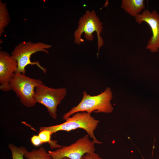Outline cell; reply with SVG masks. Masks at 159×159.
I'll return each mask as SVG.
<instances>
[{
	"label": "cell",
	"instance_id": "9a60e30c",
	"mask_svg": "<svg viewBox=\"0 0 159 159\" xmlns=\"http://www.w3.org/2000/svg\"><path fill=\"white\" fill-rule=\"evenodd\" d=\"M81 159H102L97 153L94 152L87 153Z\"/></svg>",
	"mask_w": 159,
	"mask_h": 159
},
{
	"label": "cell",
	"instance_id": "5bb4252c",
	"mask_svg": "<svg viewBox=\"0 0 159 159\" xmlns=\"http://www.w3.org/2000/svg\"><path fill=\"white\" fill-rule=\"evenodd\" d=\"M8 147L11 152L12 159H24V155L28 151L24 147H18L12 144H9Z\"/></svg>",
	"mask_w": 159,
	"mask_h": 159
},
{
	"label": "cell",
	"instance_id": "3957f363",
	"mask_svg": "<svg viewBox=\"0 0 159 159\" xmlns=\"http://www.w3.org/2000/svg\"><path fill=\"white\" fill-rule=\"evenodd\" d=\"M52 46L51 45L40 42H34L31 41L24 42L16 46L11 55L17 62L16 72L25 74V68L26 66L30 64L37 65L44 73H45L46 69L41 66L37 61L32 62L30 58L32 54L39 52L48 53V49Z\"/></svg>",
	"mask_w": 159,
	"mask_h": 159
},
{
	"label": "cell",
	"instance_id": "e0dca14e",
	"mask_svg": "<svg viewBox=\"0 0 159 159\" xmlns=\"http://www.w3.org/2000/svg\"><path fill=\"white\" fill-rule=\"evenodd\" d=\"M61 159H70L69 158H64Z\"/></svg>",
	"mask_w": 159,
	"mask_h": 159
},
{
	"label": "cell",
	"instance_id": "ac0fdd59",
	"mask_svg": "<svg viewBox=\"0 0 159 159\" xmlns=\"http://www.w3.org/2000/svg\"><path fill=\"white\" fill-rule=\"evenodd\" d=\"M143 159H145L144 158H143Z\"/></svg>",
	"mask_w": 159,
	"mask_h": 159
},
{
	"label": "cell",
	"instance_id": "5b68a950",
	"mask_svg": "<svg viewBox=\"0 0 159 159\" xmlns=\"http://www.w3.org/2000/svg\"><path fill=\"white\" fill-rule=\"evenodd\" d=\"M78 24V27L74 34V42L80 45L83 41L81 37L84 32L86 39L88 41H92V33L96 32L97 38L98 56L99 51L104 44L103 39L100 35L103 27L102 23L95 11H86L85 14L80 18Z\"/></svg>",
	"mask_w": 159,
	"mask_h": 159
},
{
	"label": "cell",
	"instance_id": "30bf717a",
	"mask_svg": "<svg viewBox=\"0 0 159 159\" xmlns=\"http://www.w3.org/2000/svg\"><path fill=\"white\" fill-rule=\"evenodd\" d=\"M144 0H122L121 8L135 17L145 8Z\"/></svg>",
	"mask_w": 159,
	"mask_h": 159
},
{
	"label": "cell",
	"instance_id": "6da1fadb",
	"mask_svg": "<svg viewBox=\"0 0 159 159\" xmlns=\"http://www.w3.org/2000/svg\"><path fill=\"white\" fill-rule=\"evenodd\" d=\"M82 99L79 104L74 107L62 116L63 120L67 119L75 113L86 112L91 114L92 112L98 113H110L113 110V107L110 101L112 97L111 88H106L101 94L95 96L88 95L85 91H83Z\"/></svg>",
	"mask_w": 159,
	"mask_h": 159
},
{
	"label": "cell",
	"instance_id": "52a82bcc",
	"mask_svg": "<svg viewBox=\"0 0 159 159\" xmlns=\"http://www.w3.org/2000/svg\"><path fill=\"white\" fill-rule=\"evenodd\" d=\"M89 136L86 134L75 142L68 146H62L54 151L48 152L52 159L67 158L70 159H81L85 154L95 152V143Z\"/></svg>",
	"mask_w": 159,
	"mask_h": 159
},
{
	"label": "cell",
	"instance_id": "4fadbf2b",
	"mask_svg": "<svg viewBox=\"0 0 159 159\" xmlns=\"http://www.w3.org/2000/svg\"><path fill=\"white\" fill-rule=\"evenodd\" d=\"M52 133L47 130H44L39 131L38 136L42 143H47L49 145L51 149L61 148L62 146L57 144V141L51 140V135Z\"/></svg>",
	"mask_w": 159,
	"mask_h": 159
},
{
	"label": "cell",
	"instance_id": "9c48e42d",
	"mask_svg": "<svg viewBox=\"0 0 159 159\" xmlns=\"http://www.w3.org/2000/svg\"><path fill=\"white\" fill-rule=\"evenodd\" d=\"M18 67L17 61L7 52H0V89L4 92L11 90V80Z\"/></svg>",
	"mask_w": 159,
	"mask_h": 159
},
{
	"label": "cell",
	"instance_id": "8992f818",
	"mask_svg": "<svg viewBox=\"0 0 159 159\" xmlns=\"http://www.w3.org/2000/svg\"><path fill=\"white\" fill-rule=\"evenodd\" d=\"M67 94L64 87L53 88L43 84L35 88L34 100L45 107L50 116L56 119L57 106Z\"/></svg>",
	"mask_w": 159,
	"mask_h": 159
},
{
	"label": "cell",
	"instance_id": "7c38bea8",
	"mask_svg": "<svg viewBox=\"0 0 159 159\" xmlns=\"http://www.w3.org/2000/svg\"><path fill=\"white\" fill-rule=\"evenodd\" d=\"M10 21V17L6 4L0 1V35L4 32V28Z\"/></svg>",
	"mask_w": 159,
	"mask_h": 159
},
{
	"label": "cell",
	"instance_id": "7a4b0ae2",
	"mask_svg": "<svg viewBox=\"0 0 159 159\" xmlns=\"http://www.w3.org/2000/svg\"><path fill=\"white\" fill-rule=\"evenodd\" d=\"M59 124L48 127H42L39 131L47 130L52 134L59 131L69 132L80 128L84 130L95 144H102L94 135V131L97 128L100 121L95 119L91 114L86 112H79L75 113Z\"/></svg>",
	"mask_w": 159,
	"mask_h": 159
},
{
	"label": "cell",
	"instance_id": "8fae6325",
	"mask_svg": "<svg viewBox=\"0 0 159 159\" xmlns=\"http://www.w3.org/2000/svg\"><path fill=\"white\" fill-rule=\"evenodd\" d=\"M24 157L27 159H52L49 154L42 147L30 151H27L24 154Z\"/></svg>",
	"mask_w": 159,
	"mask_h": 159
},
{
	"label": "cell",
	"instance_id": "ba28073f",
	"mask_svg": "<svg viewBox=\"0 0 159 159\" xmlns=\"http://www.w3.org/2000/svg\"><path fill=\"white\" fill-rule=\"evenodd\" d=\"M136 21L140 24L143 22L147 23L150 26L153 35L149 39L146 49L152 53L159 51V15L156 10L150 12L145 10L135 17Z\"/></svg>",
	"mask_w": 159,
	"mask_h": 159
},
{
	"label": "cell",
	"instance_id": "2e32d148",
	"mask_svg": "<svg viewBox=\"0 0 159 159\" xmlns=\"http://www.w3.org/2000/svg\"><path fill=\"white\" fill-rule=\"evenodd\" d=\"M31 140L32 144L36 146H38L42 144V141L38 135H34L31 138Z\"/></svg>",
	"mask_w": 159,
	"mask_h": 159
},
{
	"label": "cell",
	"instance_id": "277c9868",
	"mask_svg": "<svg viewBox=\"0 0 159 159\" xmlns=\"http://www.w3.org/2000/svg\"><path fill=\"white\" fill-rule=\"evenodd\" d=\"M43 83L39 79L31 78L25 74L15 72L11 80L10 86L24 106L31 107L36 102L34 100L35 88Z\"/></svg>",
	"mask_w": 159,
	"mask_h": 159
}]
</instances>
